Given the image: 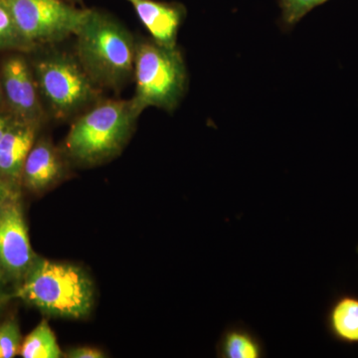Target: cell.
Masks as SVG:
<instances>
[{"label":"cell","instance_id":"cell-1","mask_svg":"<svg viewBox=\"0 0 358 358\" xmlns=\"http://www.w3.org/2000/svg\"><path fill=\"white\" fill-rule=\"evenodd\" d=\"M74 36L75 56L101 89L119 92L134 80L136 38L110 14L88 8Z\"/></svg>","mask_w":358,"mask_h":358},{"label":"cell","instance_id":"cell-2","mask_svg":"<svg viewBox=\"0 0 358 358\" xmlns=\"http://www.w3.org/2000/svg\"><path fill=\"white\" fill-rule=\"evenodd\" d=\"M57 45L39 47L27 55L47 117L66 122L102 100L103 90L87 74L74 52Z\"/></svg>","mask_w":358,"mask_h":358},{"label":"cell","instance_id":"cell-3","mask_svg":"<svg viewBox=\"0 0 358 358\" xmlns=\"http://www.w3.org/2000/svg\"><path fill=\"white\" fill-rule=\"evenodd\" d=\"M11 294L48 317L70 320L88 317L95 300L93 282L83 268L39 256Z\"/></svg>","mask_w":358,"mask_h":358},{"label":"cell","instance_id":"cell-4","mask_svg":"<svg viewBox=\"0 0 358 358\" xmlns=\"http://www.w3.org/2000/svg\"><path fill=\"white\" fill-rule=\"evenodd\" d=\"M140 115L131 100L102 99L75 117L63 154L84 166L114 159L128 143Z\"/></svg>","mask_w":358,"mask_h":358},{"label":"cell","instance_id":"cell-5","mask_svg":"<svg viewBox=\"0 0 358 358\" xmlns=\"http://www.w3.org/2000/svg\"><path fill=\"white\" fill-rule=\"evenodd\" d=\"M134 81L136 91L131 100L138 114L150 107L173 113L188 87L180 49L164 46L152 38L136 39Z\"/></svg>","mask_w":358,"mask_h":358},{"label":"cell","instance_id":"cell-6","mask_svg":"<svg viewBox=\"0 0 358 358\" xmlns=\"http://www.w3.org/2000/svg\"><path fill=\"white\" fill-rule=\"evenodd\" d=\"M18 32L30 52L56 45L75 35L88 8L69 0H6Z\"/></svg>","mask_w":358,"mask_h":358},{"label":"cell","instance_id":"cell-7","mask_svg":"<svg viewBox=\"0 0 358 358\" xmlns=\"http://www.w3.org/2000/svg\"><path fill=\"white\" fill-rule=\"evenodd\" d=\"M37 256L30 243L20 193H17L0 204V284L13 293Z\"/></svg>","mask_w":358,"mask_h":358},{"label":"cell","instance_id":"cell-8","mask_svg":"<svg viewBox=\"0 0 358 358\" xmlns=\"http://www.w3.org/2000/svg\"><path fill=\"white\" fill-rule=\"evenodd\" d=\"M6 110L14 119L42 124L48 120L27 53L10 52L0 62Z\"/></svg>","mask_w":358,"mask_h":358},{"label":"cell","instance_id":"cell-9","mask_svg":"<svg viewBox=\"0 0 358 358\" xmlns=\"http://www.w3.org/2000/svg\"><path fill=\"white\" fill-rule=\"evenodd\" d=\"M41 127L13 117L0 141V174L16 189L21 187L23 166Z\"/></svg>","mask_w":358,"mask_h":358},{"label":"cell","instance_id":"cell-10","mask_svg":"<svg viewBox=\"0 0 358 358\" xmlns=\"http://www.w3.org/2000/svg\"><path fill=\"white\" fill-rule=\"evenodd\" d=\"M131 4L150 38L166 47L178 46L179 28L186 17V8L179 2L157 0H126Z\"/></svg>","mask_w":358,"mask_h":358},{"label":"cell","instance_id":"cell-11","mask_svg":"<svg viewBox=\"0 0 358 358\" xmlns=\"http://www.w3.org/2000/svg\"><path fill=\"white\" fill-rule=\"evenodd\" d=\"M64 154L48 138L35 141L21 174V186L32 192H42L57 183L64 176Z\"/></svg>","mask_w":358,"mask_h":358},{"label":"cell","instance_id":"cell-12","mask_svg":"<svg viewBox=\"0 0 358 358\" xmlns=\"http://www.w3.org/2000/svg\"><path fill=\"white\" fill-rule=\"evenodd\" d=\"M327 327L339 343L358 345V296L341 294L334 300L327 312Z\"/></svg>","mask_w":358,"mask_h":358},{"label":"cell","instance_id":"cell-13","mask_svg":"<svg viewBox=\"0 0 358 358\" xmlns=\"http://www.w3.org/2000/svg\"><path fill=\"white\" fill-rule=\"evenodd\" d=\"M217 357L221 358H262L263 341L246 327L232 326L223 331L217 343Z\"/></svg>","mask_w":358,"mask_h":358},{"label":"cell","instance_id":"cell-14","mask_svg":"<svg viewBox=\"0 0 358 358\" xmlns=\"http://www.w3.org/2000/svg\"><path fill=\"white\" fill-rule=\"evenodd\" d=\"M20 355L23 358H60L64 352L47 320H42L21 343Z\"/></svg>","mask_w":358,"mask_h":358},{"label":"cell","instance_id":"cell-15","mask_svg":"<svg viewBox=\"0 0 358 358\" xmlns=\"http://www.w3.org/2000/svg\"><path fill=\"white\" fill-rule=\"evenodd\" d=\"M0 51L30 52L29 46L18 32L6 0H0Z\"/></svg>","mask_w":358,"mask_h":358},{"label":"cell","instance_id":"cell-16","mask_svg":"<svg viewBox=\"0 0 358 358\" xmlns=\"http://www.w3.org/2000/svg\"><path fill=\"white\" fill-rule=\"evenodd\" d=\"M327 1L329 0H280L282 26L293 27L315 7L322 6Z\"/></svg>","mask_w":358,"mask_h":358},{"label":"cell","instance_id":"cell-17","mask_svg":"<svg viewBox=\"0 0 358 358\" xmlns=\"http://www.w3.org/2000/svg\"><path fill=\"white\" fill-rule=\"evenodd\" d=\"M22 336L18 322L14 319L0 324V358H13L20 355Z\"/></svg>","mask_w":358,"mask_h":358},{"label":"cell","instance_id":"cell-18","mask_svg":"<svg viewBox=\"0 0 358 358\" xmlns=\"http://www.w3.org/2000/svg\"><path fill=\"white\" fill-rule=\"evenodd\" d=\"M64 357L67 358H103L106 357L103 352L95 348L90 346H79L73 348L64 352Z\"/></svg>","mask_w":358,"mask_h":358},{"label":"cell","instance_id":"cell-19","mask_svg":"<svg viewBox=\"0 0 358 358\" xmlns=\"http://www.w3.org/2000/svg\"><path fill=\"white\" fill-rule=\"evenodd\" d=\"M17 193H20V189H16L13 186L9 185L3 176L0 174V204L6 200L11 199Z\"/></svg>","mask_w":358,"mask_h":358},{"label":"cell","instance_id":"cell-20","mask_svg":"<svg viewBox=\"0 0 358 358\" xmlns=\"http://www.w3.org/2000/svg\"><path fill=\"white\" fill-rule=\"evenodd\" d=\"M13 117L9 114L8 110H4L0 112V141L2 140V136L6 134L9 124L13 121Z\"/></svg>","mask_w":358,"mask_h":358},{"label":"cell","instance_id":"cell-21","mask_svg":"<svg viewBox=\"0 0 358 358\" xmlns=\"http://www.w3.org/2000/svg\"><path fill=\"white\" fill-rule=\"evenodd\" d=\"M11 299H13L11 292H9L8 289L4 288V287L0 284V310L6 305L7 301L11 300Z\"/></svg>","mask_w":358,"mask_h":358},{"label":"cell","instance_id":"cell-22","mask_svg":"<svg viewBox=\"0 0 358 358\" xmlns=\"http://www.w3.org/2000/svg\"><path fill=\"white\" fill-rule=\"evenodd\" d=\"M6 110V102H4L3 91H2L1 82H0V112Z\"/></svg>","mask_w":358,"mask_h":358},{"label":"cell","instance_id":"cell-23","mask_svg":"<svg viewBox=\"0 0 358 358\" xmlns=\"http://www.w3.org/2000/svg\"><path fill=\"white\" fill-rule=\"evenodd\" d=\"M70 2H72V3H80L82 4V2H83V0H69Z\"/></svg>","mask_w":358,"mask_h":358},{"label":"cell","instance_id":"cell-24","mask_svg":"<svg viewBox=\"0 0 358 358\" xmlns=\"http://www.w3.org/2000/svg\"><path fill=\"white\" fill-rule=\"evenodd\" d=\"M357 253H358V246H357Z\"/></svg>","mask_w":358,"mask_h":358}]
</instances>
